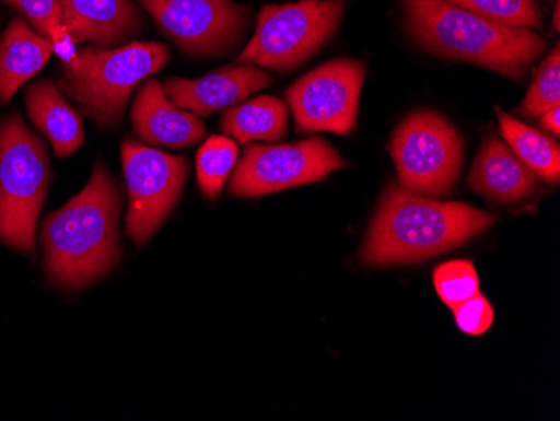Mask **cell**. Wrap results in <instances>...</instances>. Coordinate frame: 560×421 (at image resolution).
<instances>
[{
	"label": "cell",
	"mask_w": 560,
	"mask_h": 421,
	"mask_svg": "<svg viewBox=\"0 0 560 421\" xmlns=\"http://www.w3.org/2000/svg\"><path fill=\"white\" fill-rule=\"evenodd\" d=\"M121 191L109 169L96 163L86 187L40 229L44 269L58 288H88L115 269L121 257L118 222Z\"/></svg>",
	"instance_id": "1"
},
{
	"label": "cell",
	"mask_w": 560,
	"mask_h": 421,
	"mask_svg": "<svg viewBox=\"0 0 560 421\" xmlns=\"http://www.w3.org/2000/svg\"><path fill=\"white\" fill-rule=\"evenodd\" d=\"M493 224L495 217L467 203L440 202L389 184L361 249V262H421L462 247Z\"/></svg>",
	"instance_id": "2"
},
{
	"label": "cell",
	"mask_w": 560,
	"mask_h": 421,
	"mask_svg": "<svg viewBox=\"0 0 560 421\" xmlns=\"http://www.w3.org/2000/svg\"><path fill=\"white\" fill-rule=\"evenodd\" d=\"M406 34L431 55L471 62L522 81L547 49L536 31L514 30L478 17L445 0H401Z\"/></svg>",
	"instance_id": "3"
},
{
	"label": "cell",
	"mask_w": 560,
	"mask_h": 421,
	"mask_svg": "<svg viewBox=\"0 0 560 421\" xmlns=\"http://www.w3.org/2000/svg\"><path fill=\"white\" fill-rule=\"evenodd\" d=\"M168 61V47L160 43L86 46L65 66L58 86L100 127L112 128L121 121L131 93Z\"/></svg>",
	"instance_id": "4"
},
{
	"label": "cell",
	"mask_w": 560,
	"mask_h": 421,
	"mask_svg": "<svg viewBox=\"0 0 560 421\" xmlns=\"http://www.w3.org/2000/svg\"><path fill=\"white\" fill-rule=\"evenodd\" d=\"M50 184L43 141L12 113L0 119V242L34 256L36 229Z\"/></svg>",
	"instance_id": "5"
},
{
	"label": "cell",
	"mask_w": 560,
	"mask_h": 421,
	"mask_svg": "<svg viewBox=\"0 0 560 421\" xmlns=\"http://www.w3.org/2000/svg\"><path fill=\"white\" fill-rule=\"evenodd\" d=\"M345 14L346 0L264 5L241 62L277 72L294 71L332 39Z\"/></svg>",
	"instance_id": "6"
},
{
	"label": "cell",
	"mask_w": 560,
	"mask_h": 421,
	"mask_svg": "<svg viewBox=\"0 0 560 421\" xmlns=\"http://www.w3.org/2000/svg\"><path fill=\"white\" fill-rule=\"evenodd\" d=\"M464 150L458 130L433 109L406 116L389 143L399 185L420 197L452 194L464 169Z\"/></svg>",
	"instance_id": "7"
},
{
	"label": "cell",
	"mask_w": 560,
	"mask_h": 421,
	"mask_svg": "<svg viewBox=\"0 0 560 421\" xmlns=\"http://www.w3.org/2000/svg\"><path fill=\"white\" fill-rule=\"evenodd\" d=\"M121 159L128 188L126 234L143 245L175 210L190 166L185 156L160 152L131 138L122 143Z\"/></svg>",
	"instance_id": "8"
},
{
	"label": "cell",
	"mask_w": 560,
	"mask_h": 421,
	"mask_svg": "<svg viewBox=\"0 0 560 421\" xmlns=\"http://www.w3.org/2000/svg\"><path fill=\"white\" fill-rule=\"evenodd\" d=\"M348 162L324 138L289 144H248L231 175L232 197L254 198L324 180Z\"/></svg>",
	"instance_id": "9"
},
{
	"label": "cell",
	"mask_w": 560,
	"mask_h": 421,
	"mask_svg": "<svg viewBox=\"0 0 560 421\" xmlns=\"http://www.w3.org/2000/svg\"><path fill=\"white\" fill-rule=\"evenodd\" d=\"M185 55L219 58L235 51L252 12L234 0H137Z\"/></svg>",
	"instance_id": "10"
},
{
	"label": "cell",
	"mask_w": 560,
	"mask_h": 421,
	"mask_svg": "<svg viewBox=\"0 0 560 421\" xmlns=\"http://www.w3.org/2000/svg\"><path fill=\"white\" fill-rule=\"evenodd\" d=\"M366 66L355 59H335L295 81L288 91L289 106L302 133H352L360 109Z\"/></svg>",
	"instance_id": "11"
},
{
	"label": "cell",
	"mask_w": 560,
	"mask_h": 421,
	"mask_svg": "<svg viewBox=\"0 0 560 421\" xmlns=\"http://www.w3.org/2000/svg\"><path fill=\"white\" fill-rule=\"evenodd\" d=\"M272 84L269 72L254 65L226 66L198 80L168 78L163 84L173 105L195 116H210L241 105L250 94Z\"/></svg>",
	"instance_id": "12"
},
{
	"label": "cell",
	"mask_w": 560,
	"mask_h": 421,
	"mask_svg": "<svg viewBox=\"0 0 560 421\" xmlns=\"http://www.w3.org/2000/svg\"><path fill=\"white\" fill-rule=\"evenodd\" d=\"M131 125L143 143L155 147H194L207 133L201 119L173 105L165 87L156 80H148L137 94L131 108Z\"/></svg>",
	"instance_id": "13"
},
{
	"label": "cell",
	"mask_w": 560,
	"mask_h": 421,
	"mask_svg": "<svg viewBox=\"0 0 560 421\" xmlns=\"http://www.w3.org/2000/svg\"><path fill=\"white\" fill-rule=\"evenodd\" d=\"M62 26L75 43L118 47L143 31L144 19L135 0H59Z\"/></svg>",
	"instance_id": "14"
},
{
	"label": "cell",
	"mask_w": 560,
	"mask_h": 421,
	"mask_svg": "<svg viewBox=\"0 0 560 421\" xmlns=\"http://www.w3.org/2000/svg\"><path fill=\"white\" fill-rule=\"evenodd\" d=\"M468 187L492 202L506 206L539 190V177L499 138L487 137L474 160Z\"/></svg>",
	"instance_id": "15"
},
{
	"label": "cell",
	"mask_w": 560,
	"mask_h": 421,
	"mask_svg": "<svg viewBox=\"0 0 560 421\" xmlns=\"http://www.w3.org/2000/svg\"><path fill=\"white\" fill-rule=\"evenodd\" d=\"M27 115L34 127L49 140L56 155L66 159L84 143V122L81 115L49 80L31 84L24 94Z\"/></svg>",
	"instance_id": "16"
},
{
	"label": "cell",
	"mask_w": 560,
	"mask_h": 421,
	"mask_svg": "<svg viewBox=\"0 0 560 421\" xmlns=\"http://www.w3.org/2000/svg\"><path fill=\"white\" fill-rule=\"evenodd\" d=\"M52 44L24 19L14 17L0 36V105H9L19 87L30 83L47 65Z\"/></svg>",
	"instance_id": "17"
},
{
	"label": "cell",
	"mask_w": 560,
	"mask_h": 421,
	"mask_svg": "<svg viewBox=\"0 0 560 421\" xmlns=\"http://www.w3.org/2000/svg\"><path fill=\"white\" fill-rule=\"evenodd\" d=\"M288 125L289 115L284 103L269 94L232 106L220 119L223 133L242 144L252 141L276 143L288 135Z\"/></svg>",
	"instance_id": "18"
},
{
	"label": "cell",
	"mask_w": 560,
	"mask_h": 421,
	"mask_svg": "<svg viewBox=\"0 0 560 421\" xmlns=\"http://www.w3.org/2000/svg\"><path fill=\"white\" fill-rule=\"evenodd\" d=\"M500 133L512 152L524 162L537 177L550 185L560 180V150L553 138L540 133L536 128L528 127L514 116L506 115L497 108Z\"/></svg>",
	"instance_id": "19"
},
{
	"label": "cell",
	"mask_w": 560,
	"mask_h": 421,
	"mask_svg": "<svg viewBox=\"0 0 560 421\" xmlns=\"http://www.w3.org/2000/svg\"><path fill=\"white\" fill-rule=\"evenodd\" d=\"M238 160V147L232 138L212 137L197 153V180L201 194L219 198Z\"/></svg>",
	"instance_id": "20"
},
{
	"label": "cell",
	"mask_w": 560,
	"mask_h": 421,
	"mask_svg": "<svg viewBox=\"0 0 560 421\" xmlns=\"http://www.w3.org/2000/svg\"><path fill=\"white\" fill-rule=\"evenodd\" d=\"M478 17L514 30H542V11L537 0H445Z\"/></svg>",
	"instance_id": "21"
},
{
	"label": "cell",
	"mask_w": 560,
	"mask_h": 421,
	"mask_svg": "<svg viewBox=\"0 0 560 421\" xmlns=\"http://www.w3.org/2000/svg\"><path fill=\"white\" fill-rule=\"evenodd\" d=\"M560 105V47L556 44L549 58L534 71V80L521 105L527 118H537Z\"/></svg>",
	"instance_id": "22"
},
{
	"label": "cell",
	"mask_w": 560,
	"mask_h": 421,
	"mask_svg": "<svg viewBox=\"0 0 560 421\" xmlns=\"http://www.w3.org/2000/svg\"><path fill=\"white\" fill-rule=\"evenodd\" d=\"M433 284L440 300L452 311L480 292L477 270L470 260H450L440 264L433 272Z\"/></svg>",
	"instance_id": "23"
},
{
	"label": "cell",
	"mask_w": 560,
	"mask_h": 421,
	"mask_svg": "<svg viewBox=\"0 0 560 421\" xmlns=\"http://www.w3.org/2000/svg\"><path fill=\"white\" fill-rule=\"evenodd\" d=\"M0 4L9 5L24 15L33 30L49 40L65 30L59 0H0Z\"/></svg>",
	"instance_id": "24"
},
{
	"label": "cell",
	"mask_w": 560,
	"mask_h": 421,
	"mask_svg": "<svg viewBox=\"0 0 560 421\" xmlns=\"http://www.w3.org/2000/svg\"><path fill=\"white\" fill-rule=\"evenodd\" d=\"M453 316H455L458 329L470 336L486 335L492 328L493 319H495L492 304L480 292L462 303L460 306H456L453 309Z\"/></svg>",
	"instance_id": "25"
},
{
	"label": "cell",
	"mask_w": 560,
	"mask_h": 421,
	"mask_svg": "<svg viewBox=\"0 0 560 421\" xmlns=\"http://www.w3.org/2000/svg\"><path fill=\"white\" fill-rule=\"evenodd\" d=\"M50 44H52V51L59 56L65 66L71 65L75 56H78V43H75L74 37L69 34L66 27L50 39Z\"/></svg>",
	"instance_id": "26"
},
{
	"label": "cell",
	"mask_w": 560,
	"mask_h": 421,
	"mask_svg": "<svg viewBox=\"0 0 560 421\" xmlns=\"http://www.w3.org/2000/svg\"><path fill=\"white\" fill-rule=\"evenodd\" d=\"M542 116V127L546 128L549 133H552L553 137H559L560 135V106H553L549 112L544 113Z\"/></svg>",
	"instance_id": "27"
},
{
	"label": "cell",
	"mask_w": 560,
	"mask_h": 421,
	"mask_svg": "<svg viewBox=\"0 0 560 421\" xmlns=\"http://www.w3.org/2000/svg\"><path fill=\"white\" fill-rule=\"evenodd\" d=\"M552 26H553V30H556V31L560 30V4H559V0H557V2H556V11H553Z\"/></svg>",
	"instance_id": "28"
}]
</instances>
